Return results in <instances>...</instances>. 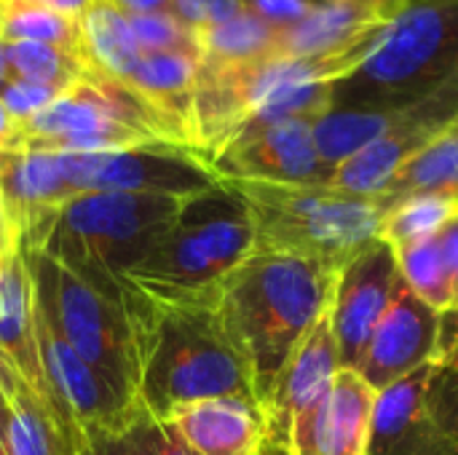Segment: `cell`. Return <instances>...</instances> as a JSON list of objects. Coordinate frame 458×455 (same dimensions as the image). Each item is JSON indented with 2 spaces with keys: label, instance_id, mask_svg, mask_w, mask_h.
I'll use <instances>...</instances> for the list:
<instances>
[{
  "label": "cell",
  "instance_id": "obj_39",
  "mask_svg": "<svg viewBox=\"0 0 458 455\" xmlns=\"http://www.w3.org/2000/svg\"><path fill=\"white\" fill-rule=\"evenodd\" d=\"M38 3H43V5H48V8H54V11H59V13L75 19V21H81L83 13H86L89 5H91V0H38Z\"/></svg>",
  "mask_w": 458,
  "mask_h": 455
},
{
  "label": "cell",
  "instance_id": "obj_31",
  "mask_svg": "<svg viewBox=\"0 0 458 455\" xmlns=\"http://www.w3.org/2000/svg\"><path fill=\"white\" fill-rule=\"evenodd\" d=\"M86 455H161V424L145 413L126 432L94 440Z\"/></svg>",
  "mask_w": 458,
  "mask_h": 455
},
{
  "label": "cell",
  "instance_id": "obj_9",
  "mask_svg": "<svg viewBox=\"0 0 458 455\" xmlns=\"http://www.w3.org/2000/svg\"><path fill=\"white\" fill-rule=\"evenodd\" d=\"M458 115V78L445 83L432 97L403 107L397 121L365 150L344 161L327 188L376 198L394 180V174L413 161Z\"/></svg>",
  "mask_w": 458,
  "mask_h": 455
},
{
  "label": "cell",
  "instance_id": "obj_34",
  "mask_svg": "<svg viewBox=\"0 0 458 455\" xmlns=\"http://www.w3.org/2000/svg\"><path fill=\"white\" fill-rule=\"evenodd\" d=\"M242 3L258 16H263L268 24H274L276 29H282L301 21L314 8L317 0H242Z\"/></svg>",
  "mask_w": 458,
  "mask_h": 455
},
{
  "label": "cell",
  "instance_id": "obj_43",
  "mask_svg": "<svg viewBox=\"0 0 458 455\" xmlns=\"http://www.w3.org/2000/svg\"><path fill=\"white\" fill-rule=\"evenodd\" d=\"M260 455H290V451L287 448H279V445H268Z\"/></svg>",
  "mask_w": 458,
  "mask_h": 455
},
{
  "label": "cell",
  "instance_id": "obj_27",
  "mask_svg": "<svg viewBox=\"0 0 458 455\" xmlns=\"http://www.w3.org/2000/svg\"><path fill=\"white\" fill-rule=\"evenodd\" d=\"M458 215L456 196H416L386 212L381 239L392 247L437 236Z\"/></svg>",
  "mask_w": 458,
  "mask_h": 455
},
{
  "label": "cell",
  "instance_id": "obj_8",
  "mask_svg": "<svg viewBox=\"0 0 458 455\" xmlns=\"http://www.w3.org/2000/svg\"><path fill=\"white\" fill-rule=\"evenodd\" d=\"M62 161L67 180L78 193L123 190L191 198L220 182L209 161L196 147L172 142L102 153H62Z\"/></svg>",
  "mask_w": 458,
  "mask_h": 455
},
{
  "label": "cell",
  "instance_id": "obj_38",
  "mask_svg": "<svg viewBox=\"0 0 458 455\" xmlns=\"http://www.w3.org/2000/svg\"><path fill=\"white\" fill-rule=\"evenodd\" d=\"M161 455H193L172 424H161Z\"/></svg>",
  "mask_w": 458,
  "mask_h": 455
},
{
  "label": "cell",
  "instance_id": "obj_35",
  "mask_svg": "<svg viewBox=\"0 0 458 455\" xmlns=\"http://www.w3.org/2000/svg\"><path fill=\"white\" fill-rule=\"evenodd\" d=\"M437 362L458 370V306L440 314V341H437Z\"/></svg>",
  "mask_w": 458,
  "mask_h": 455
},
{
  "label": "cell",
  "instance_id": "obj_2",
  "mask_svg": "<svg viewBox=\"0 0 458 455\" xmlns=\"http://www.w3.org/2000/svg\"><path fill=\"white\" fill-rule=\"evenodd\" d=\"M140 402L158 424L204 400L258 402L250 373L220 322L217 298L153 300V319L140 341Z\"/></svg>",
  "mask_w": 458,
  "mask_h": 455
},
{
  "label": "cell",
  "instance_id": "obj_40",
  "mask_svg": "<svg viewBox=\"0 0 458 455\" xmlns=\"http://www.w3.org/2000/svg\"><path fill=\"white\" fill-rule=\"evenodd\" d=\"M13 137H16V121L11 118V113L0 99V150H8L13 145Z\"/></svg>",
  "mask_w": 458,
  "mask_h": 455
},
{
  "label": "cell",
  "instance_id": "obj_14",
  "mask_svg": "<svg viewBox=\"0 0 458 455\" xmlns=\"http://www.w3.org/2000/svg\"><path fill=\"white\" fill-rule=\"evenodd\" d=\"M405 0H317L295 24L276 32V59H314L352 51L378 38Z\"/></svg>",
  "mask_w": 458,
  "mask_h": 455
},
{
  "label": "cell",
  "instance_id": "obj_30",
  "mask_svg": "<svg viewBox=\"0 0 458 455\" xmlns=\"http://www.w3.org/2000/svg\"><path fill=\"white\" fill-rule=\"evenodd\" d=\"M427 410L435 424L458 445V370L448 365H435L427 386Z\"/></svg>",
  "mask_w": 458,
  "mask_h": 455
},
{
  "label": "cell",
  "instance_id": "obj_21",
  "mask_svg": "<svg viewBox=\"0 0 458 455\" xmlns=\"http://www.w3.org/2000/svg\"><path fill=\"white\" fill-rule=\"evenodd\" d=\"M81 29L86 67L126 83L142 59L131 19L110 0H91L89 11L81 19Z\"/></svg>",
  "mask_w": 458,
  "mask_h": 455
},
{
  "label": "cell",
  "instance_id": "obj_32",
  "mask_svg": "<svg viewBox=\"0 0 458 455\" xmlns=\"http://www.w3.org/2000/svg\"><path fill=\"white\" fill-rule=\"evenodd\" d=\"M59 94H62V91H56V88H51V86L13 78V80L0 91V99H3L5 110L11 113V118L16 121V126H21V123L32 121L40 110H46Z\"/></svg>",
  "mask_w": 458,
  "mask_h": 455
},
{
  "label": "cell",
  "instance_id": "obj_15",
  "mask_svg": "<svg viewBox=\"0 0 458 455\" xmlns=\"http://www.w3.org/2000/svg\"><path fill=\"white\" fill-rule=\"evenodd\" d=\"M338 370L341 354L327 308L311 327V333L301 341V346L293 351L260 405L268 421V445L287 448L293 421L325 397Z\"/></svg>",
  "mask_w": 458,
  "mask_h": 455
},
{
  "label": "cell",
  "instance_id": "obj_33",
  "mask_svg": "<svg viewBox=\"0 0 458 455\" xmlns=\"http://www.w3.org/2000/svg\"><path fill=\"white\" fill-rule=\"evenodd\" d=\"M242 8H244L242 0H174L172 13L199 35L201 29L236 16Z\"/></svg>",
  "mask_w": 458,
  "mask_h": 455
},
{
  "label": "cell",
  "instance_id": "obj_28",
  "mask_svg": "<svg viewBox=\"0 0 458 455\" xmlns=\"http://www.w3.org/2000/svg\"><path fill=\"white\" fill-rule=\"evenodd\" d=\"M3 445L8 455H70L32 389L21 392L11 402V418L3 434Z\"/></svg>",
  "mask_w": 458,
  "mask_h": 455
},
{
  "label": "cell",
  "instance_id": "obj_41",
  "mask_svg": "<svg viewBox=\"0 0 458 455\" xmlns=\"http://www.w3.org/2000/svg\"><path fill=\"white\" fill-rule=\"evenodd\" d=\"M19 239L11 233V228H8V223H5V215H3V204H0V257H3V252L11 247V244H16Z\"/></svg>",
  "mask_w": 458,
  "mask_h": 455
},
{
  "label": "cell",
  "instance_id": "obj_6",
  "mask_svg": "<svg viewBox=\"0 0 458 455\" xmlns=\"http://www.w3.org/2000/svg\"><path fill=\"white\" fill-rule=\"evenodd\" d=\"M458 78V0H413L370 56L333 88V107L403 110Z\"/></svg>",
  "mask_w": 458,
  "mask_h": 455
},
{
  "label": "cell",
  "instance_id": "obj_44",
  "mask_svg": "<svg viewBox=\"0 0 458 455\" xmlns=\"http://www.w3.org/2000/svg\"><path fill=\"white\" fill-rule=\"evenodd\" d=\"M0 455H8L5 453V445H3V440H0Z\"/></svg>",
  "mask_w": 458,
  "mask_h": 455
},
{
  "label": "cell",
  "instance_id": "obj_17",
  "mask_svg": "<svg viewBox=\"0 0 458 455\" xmlns=\"http://www.w3.org/2000/svg\"><path fill=\"white\" fill-rule=\"evenodd\" d=\"M75 196L81 193L67 180L62 153L0 150V204L16 239Z\"/></svg>",
  "mask_w": 458,
  "mask_h": 455
},
{
  "label": "cell",
  "instance_id": "obj_13",
  "mask_svg": "<svg viewBox=\"0 0 458 455\" xmlns=\"http://www.w3.org/2000/svg\"><path fill=\"white\" fill-rule=\"evenodd\" d=\"M440 314L419 300L405 282H400L384 319L378 322L357 373L376 389L384 392L429 362H437Z\"/></svg>",
  "mask_w": 458,
  "mask_h": 455
},
{
  "label": "cell",
  "instance_id": "obj_22",
  "mask_svg": "<svg viewBox=\"0 0 458 455\" xmlns=\"http://www.w3.org/2000/svg\"><path fill=\"white\" fill-rule=\"evenodd\" d=\"M276 32L279 29L274 24H268L263 16H258L244 5L236 16L199 32L201 64L239 67V64L263 62L274 56Z\"/></svg>",
  "mask_w": 458,
  "mask_h": 455
},
{
  "label": "cell",
  "instance_id": "obj_36",
  "mask_svg": "<svg viewBox=\"0 0 458 455\" xmlns=\"http://www.w3.org/2000/svg\"><path fill=\"white\" fill-rule=\"evenodd\" d=\"M440 239V247H443V255L448 260V268H451V276H454V290H456V306H458V215L437 233Z\"/></svg>",
  "mask_w": 458,
  "mask_h": 455
},
{
  "label": "cell",
  "instance_id": "obj_23",
  "mask_svg": "<svg viewBox=\"0 0 458 455\" xmlns=\"http://www.w3.org/2000/svg\"><path fill=\"white\" fill-rule=\"evenodd\" d=\"M400 110H346L330 107L314 121V142L322 161L338 169L344 161L376 142L394 121Z\"/></svg>",
  "mask_w": 458,
  "mask_h": 455
},
{
  "label": "cell",
  "instance_id": "obj_20",
  "mask_svg": "<svg viewBox=\"0 0 458 455\" xmlns=\"http://www.w3.org/2000/svg\"><path fill=\"white\" fill-rule=\"evenodd\" d=\"M416 196H456L458 198V115L376 196L384 217L397 204Z\"/></svg>",
  "mask_w": 458,
  "mask_h": 455
},
{
  "label": "cell",
  "instance_id": "obj_46",
  "mask_svg": "<svg viewBox=\"0 0 458 455\" xmlns=\"http://www.w3.org/2000/svg\"><path fill=\"white\" fill-rule=\"evenodd\" d=\"M408 3H413V0H408Z\"/></svg>",
  "mask_w": 458,
  "mask_h": 455
},
{
  "label": "cell",
  "instance_id": "obj_18",
  "mask_svg": "<svg viewBox=\"0 0 458 455\" xmlns=\"http://www.w3.org/2000/svg\"><path fill=\"white\" fill-rule=\"evenodd\" d=\"M0 354L43 402L51 408V392L35 335V292L21 244H11L0 257Z\"/></svg>",
  "mask_w": 458,
  "mask_h": 455
},
{
  "label": "cell",
  "instance_id": "obj_24",
  "mask_svg": "<svg viewBox=\"0 0 458 455\" xmlns=\"http://www.w3.org/2000/svg\"><path fill=\"white\" fill-rule=\"evenodd\" d=\"M0 40L46 43L78 54L83 59L81 21L38 0H0Z\"/></svg>",
  "mask_w": 458,
  "mask_h": 455
},
{
  "label": "cell",
  "instance_id": "obj_26",
  "mask_svg": "<svg viewBox=\"0 0 458 455\" xmlns=\"http://www.w3.org/2000/svg\"><path fill=\"white\" fill-rule=\"evenodd\" d=\"M5 43V56L11 64L13 78L21 80H32V83H43L51 86L56 91L70 88L72 83H78L83 78V72L89 70L86 62L78 54H70L64 48L56 46H46V43Z\"/></svg>",
  "mask_w": 458,
  "mask_h": 455
},
{
  "label": "cell",
  "instance_id": "obj_3",
  "mask_svg": "<svg viewBox=\"0 0 458 455\" xmlns=\"http://www.w3.org/2000/svg\"><path fill=\"white\" fill-rule=\"evenodd\" d=\"M182 204L177 196L91 190L54 209L19 244L72 271L121 279L169 233Z\"/></svg>",
  "mask_w": 458,
  "mask_h": 455
},
{
  "label": "cell",
  "instance_id": "obj_1",
  "mask_svg": "<svg viewBox=\"0 0 458 455\" xmlns=\"http://www.w3.org/2000/svg\"><path fill=\"white\" fill-rule=\"evenodd\" d=\"M333 287V271L274 252H252L223 279L217 314L260 405L293 351L330 308Z\"/></svg>",
  "mask_w": 458,
  "mask_h": 455
},
{
  "label": "cell",
  "instance_id": "obj_19",
  "mask_svg": "<svg viewBox=\"0 0 458 455\" xmlns=\"http://www.w3.org/2000/svg\"><path fill=\"white\" fill-rule=\"evenodd\" d=\"M199 455H260L268 448V421L255 400L217 397L180 408L169 421Z\"/></svg>",
  "mask_w": 458,
  "mask_h": 455
},
{
  "label": "cell",
  "instance_id": "obj_5",
  "mask_svg": "<svg viewBox=\"0 0 458 455\" xmlns=\"http://www.w3.org/2000/svg\"><path fill=\"white\" fill-rule=\"evenodd\" d=\"M252 252V215L220 180L212 190L185 198L169 233L129 271V279L156 303L217 298L223 279Z\"/></svg>",
  "mask_w": 458,
  "mask_h": 455
},
{
  "label": "cell",
  "instance_id": "obj_10",
  "mask_svg": "<svg viewBox=\"0 0 458 455\" xmlns=\"http://www.w3.org/2000/svg\"><path fill=\"white\" fill-rule=\"evenodd\" d=\"M400 282L394 249L384 239H376L335 274L330 322L344 370H357Z\"/></svg>",
  "mask_w": 458,
  "mask_h": 455
},
{
  "label": "cell",
  "instance_id": "obj_45",
  "mask_svg": "<svg viewBox=\"0 0 458 455\" xmlns=\"http://www.w3.org/2000/svg\"><path fill=\"white\" fill-rule=\"evenodd\" d=\"M191 453H193V451H191ZM193 455H199V453H193Z\"/></svg>",
  "mask_w": 458,
  "mask_h": 455
},
{
  "label": "cell",
  "instance_id": "obj_29",
  "mask_svg": "<svg viewBox=\"0 0 458 455\" xmlns=\"http://www.w3.org/2000/svg\"><path fill=\"white\" fill-rule=\"evenodd\" d=\"M134 35L140 40L142 54H158V51H185L201 56L199 35L191 29L182 19H177L172 11H153V13H137L129 16Z\"/></svg>",
  "mask_w": 458,
  "mask_h": 455
},
{
  "label": "cell",
  "instance_id": "obj_25",
  "mask_svg": "<svg viewBox=\"0 0 458 455\" xmlns=\"http://www.w3.org/2000/svg\"><path fill=\"white\" fill-rule=\"evenodd\" d=\"M392 249L400 265V279L419 300H424L437 314L456 308L454 276H451V268H448V260L443 255L437 236L400 244Z\"/></svg>",
  "mask_w": 458,
  "mask_h": 455
},
{
  "label": "cell",
  "instance_id": "obj_11",
  "mask_svg": "<svg viewBox=\"0 0 458 455\" xmlns=\"http://www.w3.org/2000/svg\"><path fill=\"white\" fill-rule=\"evenodd\" d=\"M212 169L220 180L271 185H327L335 174L317 150L314 121H287L225 145Z\"/></svg>",
  "mask_w": 458,
  "mask_h": 455
},
{
  "label": "cell",
  "instance_id": "obj_7",
  "mask_svg": "<svg viewBox=\"0 0 458 455\" xmlns=\"http://www.w3.org/2000/svg\"><path fill=\"white\" fill-rule=\"evenodd\" d=\"M150 142L188 145L185 137L129 83L86 70L32 121L16 126L8 150L102 153ZM191 147V145H188Z\"/></svg>",
  "mask_w": 458,
  "mask_h": 455
},
{
  "label": "cell",
  "instance_id": "obj_42",
  "mask_svg": "<svg viewBox=\"0 0 458 455\" xmlns=\"http://www.w3.org/2000/svg\"><path fill=\"white\" fill-rule=\"evenodd\" d=\"M13 80V72H11V64H8V56H5V43L0 40V91Z\"/></svg>",
  "mask_w": 458,
  "mask_h": 455
},
{
  "label": "cell",
  "instance_id": "obj_4",
  "mask_svg": "<svg viewBox=\"0 0 458 455\" xmlns=\"http://www.w3.org/2000/svg\"><path fill=\"white\" fill-rule=\"evenodd\" d=\"M242 196L255 225V252L290 255L338 274L381 239L384 212L376 198L327 185H271L223 180Z\"/></svg>",
  "mask_w": 458,
  "mask_h": 455
},
{
  "label": "cell",
  "instance_id": "obj_16",
  "mask_svg": "<svg viewBox=\"0 0 458 455\" xmlns=\"http://www.w3.org/2000/svg\"><path fill=\"white\" fill-rule=\"evenodd\" d=\"M437 362L378 392L368 455H458V445L427 410V386Z\"/></svg>",
  "mask_w": 458,
  "mask_h": 455
},
{
  "label": "cell",
  "instance_id": "obj_37",
  "mask_svg": "<svg viewBox=\"0 0 458 455\" xmlns=\"http://www.w3.org/2000/svg\"><path fill=\"white\" fill-rule=\"evenodd\" d=\"M115 8H121L126 16L137 13H153V11H172L174 0H110Z\"/></svg>",
  "mask_w": 458,
  "mask_h": 455
},
{
  "label": "cell",
  "instance_id": "obj_12",
  "mask_svg": "<svg viewBox=\"0 0 458 455\" xmlns=\"http://www.w3.org/2000/svg\"><path fill=\"white\" fill-rule=\"evenodd\" d=\"M378 392L357 373L338 370L319 402L293 421L290 455H368Z\"/></svg>",
  "mask_w": 458,
  "mask_h": 455
}]
</instances>
